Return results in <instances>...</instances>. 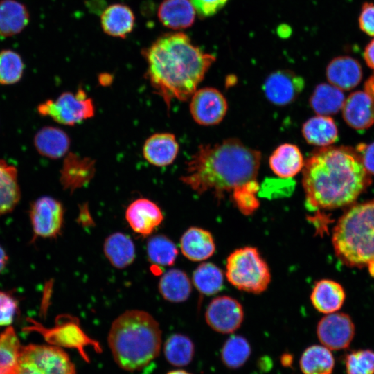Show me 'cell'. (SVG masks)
<instances>
[{
  "label": "cell",
  "mask_w": 374,
  "mask_h": 374,
  "mask_svg": "<svg viewBox=\"0 0 374 374\" xmlns=\"http://www.w3.org/2000/svg\"><path fill=\"white\" fill-rule=\"evenodd\" d=\"M261 154L237 139L200 145L187 162L181 181L197 193L211 191L220 199L257 181Z\"/></svg>",
  "instance_id": "3957f363"
},
{
  "label": "cell",
  "mask_w": 374,
  "mask_h": 374,
  "mask_svg": "<svg viewBox=\"0 0 374 374\" xmlns=\"http://www.w3.org/2000/svg\"><path fill=\"white\" fill-rule=\"evenodd\" d=\"M369 271H371V275H374V262L368 265Z\"/></svg>",
  "instance_id": "681fc988"
},
{
  "label": "cell",
  "mask_w": 374,
  "mask_h": 374,
  "mask_svg": "<svg viewBox=\"0 0 374 374\" xmlns=\"http://www.w3.org/2000/svg\"><path fill=\"white\" fill-rule=\"evenodd\" d=\"M24 65L20 55L14 51H0V84H12L20 80Z\"/></svg>",
  "instance_id": "74e56055"
},
{
  "label": "cell",
  "mask_w": 374,
  "mask_h": 374,
  "mask_svg": "<svg viewBox=\"0 0 374 374\" xmlns=\"http://www.w3.org/2000/svg\"><path fill=\"white\" fill-rule=\"evenodd\" d=\"M345 299L346 292L341 285L326 278L317 281L310 294V301L314 309L326 314L339 310Z\"/></svg>",
  "instance_id": "44dd1931"
},
{
  "label": "cell",
  "mask_w": 374,
  "mask_h": 374,
  "mask_svg": "<svg viewBox=\"0 0 374 374\" xmlns=\"http://www.w3.org/2000/svg\"><path fill=\"white\" fill-rule=\"evenodd\" d=\"M305 161L299 148L291 143L279 145L269 159L270 168L280 178H292L302 170Z\"/></svg>",
  "instance_id": "603a6c76"
},
{
  "label": "cell",
  "mask_w": 374,
  "mask_h": 374,
  "mask_svg": "<svg viewBox=\"0 0 374 374\" xmlns=\"http://www.w3.org/2000/svg\"><path fill=\"white\" fill-rule=\"evenodd\" d=\"M258 190V183L255 181L232 193L233 202L243 215H250L259 207L260 202L256 197Z\"/></svg>",
  "instance_id": "f35d334b"
},
{
  "label": "cell",
  "mask_w": 374,
  "mask_h": 374,
  "mask_svg": "<svg viewBox=\"0 0 374 374\" xmlns=\"http://www.w3.org/2000/svg\"><path fill=\"white\" fill-rule=\"evenodd\" d=\"M196 11L190 0H164L158 10V17L167 28L180 30L190 27Z\"/></svg>",
  "instance_id": "7402d4cb"
},
{
  "label": "cell",
  "mask_w": 374,
  "mask_h": 374,
  "mask_svg": "<svg viewBox=\"0 0 374 374\" xmlns=\"http://www.w3.org/2000/svg\"><path fill=\"white\" fill-rule=\"evenodd\" d=\"M107 339L118 366L134 372L143 369L159 355L161 331L148 312L131 310L114 321Z\"/></svg>",
  "instance_id": "277c9868"
},
{
  "label": "cell",
  "mask_w": 374,
  "mask_h": 374,
  "mask_svg": "<svg viewBox=\"0 0 374 374\" xmlns=\"http://www.w3.org/2000/svg\"><path fill=\"white\" fill-rule=\"evenodd\" d=\"M317 335L325 347L339 350L350 346L355 335V326L348 314L333 312L321 319L317 324Z\"/></svg>",
  "instance_id": "4fadbf2b"
},
{
  "label": "cell",
  "mask_w": 374,
  "mask_h": 374,
  "mask_svg": "<svg viewBox=\"0 0 374 374\" xmlns=\"http://www.w3.org/2000/svg\"><path fill=\"white\" fill-rule=\"evenodd\" d=\"M365 92L374 98V75H371L364 84Z\"/></svg>",
  "instance_id": "bcb514c9"
},
{
  "label": "cell",
  "mask_w": 374,
  "mask_h": 374,
  "mask_svg": "<svg viewBox=\"0 0 374 374\" xmlns=\"http://www.w3.org/2000/svg\"><path fill=\"white\" fill-rule=\"evenodd\" d=\"M190 98V112L194 121L199 125H217L227 112L226 99L217 89L204 87L197 89Z\"/></svg>",
  "instance_id": "8fae6325"
},
{
  "label": "cell",
  "mask_w": 374,
  "mask_h": 374,
  "mask_svg": "<svg viewBox=\"0 0 374 374\" xmlns=\"http://www.w3.org/2000/svg\"><path fill=\"white\" fill-rule=\"evenodd\" d=\"M200 17H211L219 12L229 0H190Z\"/></svg>",
  "instance_id": "7bdbcfd3"
},
{
  "label": "cell",
  "mask_w": 374,
  "mask_h": 374,
  "mask_svg": "<svg viewBox=\"0 0 374 374\" xmlns=\"http://www.w3.org/2000/svg\"><path fill=\"white\" fill-rule=\"evenodd\" d=\"M326 77L330 84L347 91L359 84L362 78V69L356 59L346 55L338 56L328 63Z\"/></svg>",
  "instance_id": "e0dca14e"
},
{
  "label": "cell",
  "mask_w": 374,
  "mask_h": 374,
  "mask_svg": "<svg viewBox=\"0 0 374 374\" xmlns=\"http://www.w3.org/2000/svg\"><path fill=\"white\" fill-rule=\"evenodd\" d=\"M125 219L135 233L148 235L160 225L163 215L154 202L146 198H139L128 206Z\"/></svg>",
  "instance_id": "9a60e30c"
},
{
  "label": "cell",
  "mask_w": 374,
  "mask_h": 374,
  "mask_svg": "<svg viewBox=\"0 0 374 374\" xmlns=\"http://www.w3.org/2000/svg\"><path fill=\"white\" fill-rule=\"evenodd\" d=\"M163 352L166 360L172 365H188L194 356V344L187 336L176 333L170 335L165 342Z\"/></svg>",
  "instance_id": "e575fe53"
},
{
  "label": "cell",
  "mask_w": 374,
  "mask_h": 374,
  "mask_svg": "<svg viewBox=\"0 0 374 374\" xmlns=\"http://www.w3.org/2000/svg\"><path fill=\"white\" fill-rule=\"evenodd\" d=\"M105 255L114 267L123 269L132 263L135 258L133 241L123 233H114L105 240Z\"/></svg>",
  "instance_id": "83f0119b"
},
{
  "label": "cell",
  "mask_w": 374,
  "mask_h": 374,
  "mask_svg": "<svg viewBox=\"0 0 374 374\" xmlns=\"http://www.w3.org/2000/svg\"><path fill=\"white\" fill-rule=\"evenodd\" d=\"M95 171L94 160L69 153L63 163L60 181L64 188L72 193L88 184Z\"/></svg>",
  "instance_id": "ac0fdd59"
},
{
  "label": "cell",
  "mask_w": 374,
  "mask_h": 374,
  "mask_svg": "<svg viewBox=\"0 0 374 374\" xmlns=\"http://www.w3.org/2000/svg\"><path fill=\"white\" fill-rule=\"evenodd\" d=\"M251 355V347L248 341L242 336L232 335L224 343L221 357L224 364L229 368L241 367Z\"/></svg>",
  "instance_id": "d590c367"
},
{
  "label": "cell",
  "mask_w": 374,
  "mask_h": 374,
  "mask_svg": "<svg viewBox=\"0 0 374 374\" xmlns=\"http://www.w3.org/2000/svg\"><path fill=\"white\" fill-rule=\"evenodd\" d=\"M225 276L239 290L253 294L265 292L271 282V272L256 247L246 246L232 251L226 259Z\"/></svg>",
  "instance_id": "8992f818"
},
{
  "label": "cell",
  "mask_w": 374,
  "mask_h": 374,
  "mask_svg": "<svg viewBox=\"0 0 374 374\" xmlns=\"http://www.w3.org/2000/svg\"><path fill=\"white\" fill-rule=\"evenodd\" d=\"M191 282L187 274L177 269L166 271L160 278L159 290L166 300L179 303L186 301L191 293Z\"/></svg>",
  "instance_id": "4dcf8cb0"
},
{
  "label": "cell",
  "mask_w": 374,
  "mask_h": 374,
  "mask_svg": "<svg viewBox=\"0 0 374 374\" xmlns=\"http://www.w3.org/2000/svg\"><path fill=\"white\" fill-rule=\"evenodd\" d=\"M193 283L199 293L211 296L222 289L224 273L216 265L203 262L193 271Z\"/></svg>",
  "instance_id": "d6a6232c"
},
{
  "label": "cell",
  "mask_w": 374,
  "mask_h": 374,
  "mask_svg": "<svg viewBox=\"0 0 374 374\" xmlns=\"http://www.w3.org/2000/svg\"><path fill=\"white\" fill-rule=\"evenodd\" d=\"M347 374H374V352L359 350L347 355L345 359Z\"/></svg>",
  "instance_id": "ab89813d"
},
{
  "label": "cell",
  "mask_w": 374,
  "mask_h": 374,
  "mask_svg": "<svg viewBox=\"0 0 374 374\" xmlns=\"http://www.w3.org/2000/svg\"><path fill=\"white\" fill-rule=\"evenodd\" d=\"M357 151L366 170L368 173L374 175V143L368 145L359 144Z\"/></svg>",
  "instance_id": "ee69618b"
},
{
  "label": "cell",
  "mask_w": 374,
  "mask_h": 374,
  "mask_svg": "<svg viewBox=\"0 0 374 374\" xmlns=\"http://www.w3.org/2000/svg\"><path fill=\"white\" fill-rule=\"evenodd\" d=\"M17 374H75L68 355L56 346H21Z\"/></svg>",
  "instance_id": "52a82bcc"
},
{
  "label": "cell",
  "mask_w": 374,
  "mask_h": 374,
  "mask_svg": "<svg viewBox=\"0 0 374 374\" xmlns=\"http://www.w3.org/2000/svg\"><path fill=\"white\" fill-rule=\"evenodd\" d=\"M17 310V301L10 294L0 291V326L10 325Z\"/></svg>",
  "instance_id": "60d3db41"
},
{
  "label": "cell",
  "mask_w": 374,
  "mask_h": 374,
  "mask_svg": "<svg viewBox=\"0 0 374 374\" xmlns=\"http://www.w3.org/2000/svg\"><path fill=\"white\" fill-rule=\"evenodd\" d=\"M34 238H54L60 233L64 222L61 202L48 196L35 200L29 211Z\"/></svg>",
  "instance_id": "30bf717a"
},
{
  "label": "cell",
  "mask_w": 374,
  "mask_h": 374,
  "mask_svg": "<svg viewBox=\"0 0 374 374\" xmlns=\"http://www.w3.org/2000/svg\"><path fill=\"white\" fill-rule=\"evenodd\" d=\"M134 19V13L128 6L115 3L110 5L103 11L100 23L106 34L124 38L133 30Z\"/></svg>",
  "instance_id": "cb8c5ba5"
},
{
  "label": "cell",
  "mask_w": 374,
  "mask_h": 374,
  "mask_svg": "<svg viewBox=\"0 0 374 374\" xmlns=\"http://www.w3.org/2000/svg\"><path fill=\"white\" fill-rule=\"evenodd\" d=\"M363 57L367 66L374 69V38L365 46Z\"/></svg>",
  "instance_id": "f6af8a7d"
},
{
  "label": "cell",
  "mask_w": 374,
  "mask_h": 374,
  "mask_svg": "<svg viewBox=\"0 0 374 374\" xmlns=\"http://www.w3.org/2000/svg\"><path fill=\"white\" fill-rule=\"evenodd\" d=\"M332 242L336 256L348 267L374 262V200L350 206L337 221Z\"/></svg>",
  "instance_id": "5b68a950"
},
{
  "label": "cell",
  "mask_w": 374,
  "mask_h": 374,
  "mask_svg": "<svg viewBox=\"0 0 374 374\" xmlns=\"http://www.w3.org/2000/svg\"><path fill=\"white\" fill-rule=\"evenodd\" d=\"M305 141L311 145L327 147L334 143L338 137V130L334 120L329 116L317 115L306 121L302 127Z\"/></svg>",
  "instance_id": "4316f807"
},
{
  "label": "cell",
  "mask_w": 374,
  "mask_h": 374,
  "mask_svg": "<svg viewBox=\"0 0 374 374\" xmlns=\"http://www.w3.org/2000/svg\"><path fill=\"white\" fill-rule=\"evenodd\" d=\"M299 364L303 374H331L335 360L328 348L312 345L303 353Z\"/></svg>",
  "instance_id": "1f68e13d"
},
{
  "label": "cell",
  "mask_w": 374,
  "mask_h": 374,
  "mask_svg": "<svg viewBox=\"0 0 374 374\" xmlns=\"http://www.w3.org/2000/svg\"><path fill=\"white\" fill-rule=\"evenodd\" d=\"M34 145L41 155L51 159H59L68 152L70 139L62 129L46 126L35 134Z\"/></svg>",
  "instance_id": "d4e9b609"
},
{
  "label": "cell",
  "mask_w": 374,
  "mask_h": 374,
  "mask_svg": "<svg viewBox=\"0 0 374 374\" xmlns=\"http://www.w3.org/2000/svg\"><path fill=\"white\" fill-rule=\"evenodd\" d=\"M143 56L150 83L168 107L173 99L190 98L215 61L182 33L162 35L143 51Z\"/></svg>",
  "instance_id": "7a4b0ae2"
},
{
  "label": "cell",
  "mask_w": 374,
  "mask_h": 374,
  "mask_svg": "<svg viewBox=\"0 0 374 374\" xmlns=\"http://www.w3.org/2000/svg\"><path fill=\"white\" fill-rule=\"evenodd\" d=\"M302 185L311 210L352 204L371 184L359 154L345 146L322 147L306 159Z\"/></svg>",
  "instance_id": "6da1fadb"
},
{
  "label": "cell",
  "mask_w": 374,
  "mask_h": 374,
  "mask_svg": "<svg viewBox=\"0 0 374 374\" xmlns=\"http://www.w3.org/2000/svg\"><path fill=\"white\" fill-rule=\"evenodd\" d=\"M30 19L25 5L16 0L0 1V36L8 37L21 33Z\"/></svg>",
  "instance_id": "484cf974"
},
{
  "label": "cell",
  "mask_w": 374,
  "mask_h": 374,
  "mask_svg": "<svg viewBox=\"0 0 374 374\" xmlns=\"http://www.w3.org/2000/svg\"><path fill=\"white\" fill-rule=\"evenodd\" d=\"M21 344L12 326L0 334V374H17Z\"/></svg>",
  "instance_id": "836d02e7"
},
{
  "label": "cell",
  "mask_w": 374,
  "mask_h": 374,
  "mask_svg": "<svg viewBox=\"0 0 374 374\" xmlns=\"http://www.w3.org/2000/svg\"><path fill=\"white\" fill-rule=\"evenodd\" d=\"M180 249L188 260L199 262L208 259L215 251L211 233L200 227L188 229L180 239Z\"/></svg>",
  "instance_id": "ffe728a7"
},
{
  "label": "cell",
  "mask_w": 374,
  "mask_h": 374,
  "mask_svg": "<svg viewBox=\"0 0 374 374\" xmlns=\"http://www.w3.org/2000/svg\"><path fill=\"white\" fill-rule=\"evenodd\" d=\"M205 319L213 330L222 334L232 333L240 327L244 319V310L235 299L220 296L209 303Z\"/></svg>",
  "instance_id": "7c38bea8"
},
{
  "label": "cell",
  "mask_w": 374,
  "mask_h": 374,
  "mask_svg": "<svg viewBox=\"0 0 374 374\" xmlns=\"http://www.w3.org/2000/svg\"><path fill=\"white\" fill-rule=\"evenodd\" d=\"M37 111L58 123L74 125L93 116L95 109L92 100L80 89L75 93L64 92L55 100H46L38 105Z\"/></svg>",
  "instance_id": "ba28073f"
},
{
  "label": "cell",
  "mask_w": 374,
  "mask_h": 374,
  "mask_svg": "<svg viewBox=\"0 0 374 374\" xmlns=\"http://www.w3.org/2000/svg\"><path fill=\"white\" fill-rule=\"evenodd\" d=\"M147 254L151 262L157 265L170 266L176 260L178 249L168 237L157 235L148 241Z\"/></svg>",
  "instance_id": "8d00e7d4"
},
{
  "label": "cell",
  "mask_w": 374,
  "mask_h": 374,
  "mask_svg": "<svg viewBox=\"0 0 374 374\" xmlns=\"http://www.w3.org/2000/svg\"><path fill=\"white\" fill-rule=\"evenodd\" d=\"M345 100L342 90L330 84L321 83L315 87L310 104L317 115L330 116L342 109Z\"/></svg>",
  "instance_id": "f546056e"
},
{
  "label": "cell",
  "mask_w": 374,
  "mask_h": 374,
  "mask_svg": "<svg viewBox=\"0 0 374 374\" xmlns=\"http://www.w3.org/2000/svg\"><path fill=\"white\" fill-rule=\"evenodd\" d=\"M27 320L30 325L24 328L26 331L39 333L51 344L77 348L84 357V346L91 344L98 346V343L83 332L78 319L74 317L60 315L56 318L55 324L51 328H46L33 319Z\"/></svg>",
  "instance_id": "9c48e42d"
},
{
  "label": "cell",
  "mask_w": 374,
  "mask_h": 374,
  "mask_svg": "<svg viewBox=\"0 0 374 374\" xmlns=\"http://www.w3.org/2000/svg\"><path fill=\"white\" fill-rule=\"evenodd\" d=\"M346 123L356 130H365L374 124V98L365 91L350 93L342 107Z\"/></svg>",
  "instance_id": "2e32d148"
},
{
  "label": "cell",
  "mask_w": 374,
  "mask_h": 374,
  "mask_svg": "<svg viewBox=\"0 0 374 374\" xmlns=\"http://www.w3.org/2000/svg\"><path fill=\"white\" fill-rule=\"evenodd\" d=\"M167 374H190L184 370H174L168 372Z\"/></svg>",
  "instance_id": "c3c4849f"
},
{
  "label": "cell",
  "mask_w": 374,
  "mask_h": 374,
  "mask_svg": "<svg viewBox=\"0 0 374 374\" xmlns=\"http://www.w3.org/2000/svg\"><path fill=\"white\" fill-rule=\"evenodd\" d=\"M20 197L16 168L0 160V216L11 212Z\"/></svg>",
  "instance_id": "f1b7e54d"
},
{
  "label": "cell",
  "mask_w": 374,
  "mask_h": 374,
  "mask_svg": "<svg viewBox=\"0 0 374 374\" xmlns=\"http://www.w3.org/2000/svg\"><path fill=\"white\" fill-rule=\"evenodd\" d=\"M179 152L176 137L171 133H157L150 136L145 142L143 154L150 164L164 167L171 164Z\"/></svg>",
  "instance_id": "d6986e66"
},
{
  "label": "cell",
  "mask_w": 374,
  "mask_h": 374,
  "mask_svg": "<svg viewBox=\"0 0 374 374\" xmlns=\"http://www.w3.org/2000/svg\"><path fill=\"white\" fill-rule=\"evenodd\" d=\"M358 25L364 33L374 37V3L366 1L362 5Z\"/></svg>",
  "instance_id": "b9f144b4"
},
{
  "label": "cell",
  "mask_w": 374,
  "mask_h": 374,
  "mask_svg": "<svg viewBox=\"0 0 374 374\" xmlns=\"http://www.w3.org/2000/svg\"><path fill=\"white\" fill-rule=\"evenodd\" d=\"M305 87L304 79L290 70L271 73L265 80L263 90L271 103L284 106L292 103Z\"/></svg>",
  "instance_id": "5bb4252c"
},
{
  "label": "cell",
  "mask_w": 374,
  "mask_h": 374,
  "mask_svg": "<svg viewBox=\"0 0 374 374\" xmlns=\"http://www.w3.org/2000/svg\"><path fill=\"white\" fill-rule=\"evenodd\" d=\"M8 256L4 249L0 245V273L5 269Z\"/></svg>",
  "instance_id": "7dc6e473"
}]
</instances>
